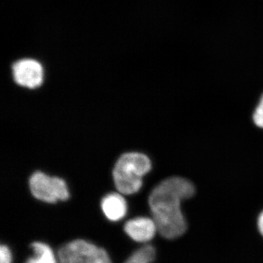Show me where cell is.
<instances>
[{"instance_id":"1","label":"cell","mask_w":263,"mask_h":263,"mask_svg":"<svg viewBox=\"0 0 263 263\" xmlns=\"http://www.w3.org/2000/svg\"><path fill=\"white\" fill-rule=\"evenodd\" d=\"M195 186L191 181L172 176L161 181L148 197L152 219L159 233L167 239H174L184 234L187 229L181 204L193 197Z\"/></svg>"},{"instance_id":"2","label":"cell","mask_w":263,"mask_h":263,"mask_svg":"<svg viewBox=\"0 0 263 263\" xmlns=\"http://www.w3.org/2000/svg\"><path fill=\"white\" fill-rule=\"evenodd\" d=\"M152 169V162L144 154L129 152L118 159L114 167V184L122 195L138 193L143 185V177Z\"/></svg>"},{"instance_id":"3","label":"cell","mask_w":263,"mask_h":263,"mask_svg":"<svg viewBox=\"0 0 263 263\" xmlns=\"http://www.w3.org/2000/svg\"><path fill=\"white\" fill-rule=\"evenodd\" d=\"M60 263H111L106 251L84 240H72L59 251Z\"/></svg>"},{"instance_id":"4","label":"cell","mask_w":263,"mask_h":263,"mask_svg":"<svg viewBox=\"0 0 263 263\" xmlns=\"http://www.w3.org/2000/svg\"><path fill=\"white\" fill-rule=\"evenodd\" d=\"M29 188L33 196L45 202L54 203L69 198L68 188L63 179L51 177L42 172H35L29 179Z\"/></svg>"},{"instance_id":"5","label":"cell","mask_w":263,"mask_h":263,"mask_svg":"<svg viewBox=\"0 0 263 263\" xmlns=\"http://www.w3.org/2000/svg\"><path fill=\"white\" fill-rule=\"evenodd\" d=\"M12 73L15 84L28 89H35L42 84V65L35 60L23 59L12 66Z\"/></svg>"},{"instance_id":"6","label":"cell","mask_w":263,"mask_h":263,"mask_svg":"<svg viewBox=\"0 0 263 263\" xmlns=\"http://www.w3.org/2000/svg\"><path fill=\"white\" fill-rule=\"evenodd\" d=\"M124 228L132 239L139 243L149 241L158 232L155 220L148 217L131 219L126 222Z\"/></svg>"},{"instance_id":"7","label":"cell","mask_w":263,"mask_h":263,"mask_svg":"<svg viewBox=\"0 0 263 263\" xmlns=\"http://www.w3.org/2000/svg\"><path fill=\"white\" fill-rule=\"evenodd\" d=\"M103 214L110 221L121 220L127 212L126 200L121 194L110 193L104 197L101 201Z\"/></svg>"},{"instance_id":"8","label":"cell","mask_w":263,"mask_h":263,"mask_svg":"<svg viewBox=\"0 0 263 263\" xmlns=\"http://www.w3.org/2000/svg\"><path fill=\"white\" fill-rule=\"evenodd\" d=\"M31 247L34 255L25 263H58L51 247L42 242H34Z\"/></svg>"},{"instance_id":"9","label":"cell","mask_w":263,"mask_h":263,"mask_svg":"<svg viewBox=\"0 0 263 263\" xmlns=\"http://www.w3.org/2000/svg\"><path fill=\"white\" fill-rule=\"evenodd\" d=\"M155 257V249L152 246L146 245L136 251L124 263H152Z\"/></svg>"},{"instance_id":"10","label":"cell","mask_w":263,"mask_h":263,"mask_svg":"<svg viewBox=\"0 0 263 263\" xmlns=\"http://www.w3.org/2000/svg\"><path fill=\"white\" fill-rule=\"evenodd\" d=\"M252 119H253L254 124L257 127L263 129V95L259 99L257 107L254 109Z\"/></svg>"},{"instance_id":"11","label":"cell","mask_w":263,"mask_h":263,"mask_svg":"<svg viewBox=\"0 0 263 263\" xmlns=\"http://www.w3.org/2000/svg\"><path fill=\"white\" fill-rule=\"evenodd\" d=\"M11 252L7 246L2 245L0 247V263H12Z\"/></svg>"},{"instance_id":"12","label":"cell","mask_w":263,"mask_h":263,"mask_svg":"<svg viewBox=\"0 0 263 263\" xmlns=\"http://www.w3.org/2000/svg\"><path fill=\"white\" fill-rule=\"evenodd\" d=\"M257 227H258L259 233L263 236V211L259 214L257 219Z\"/></svg>"}]
</instances>
